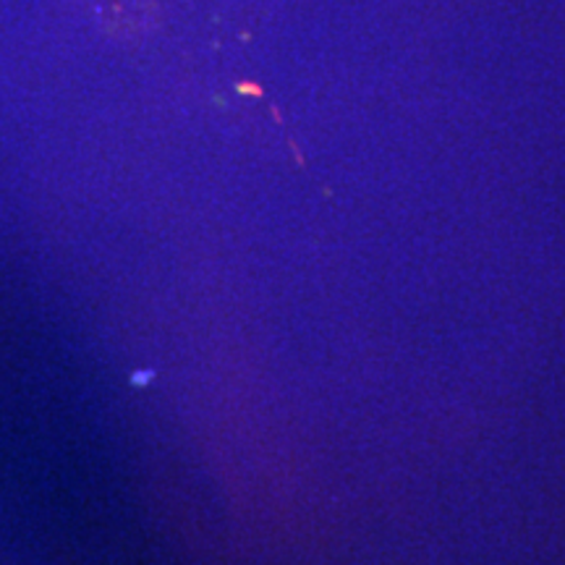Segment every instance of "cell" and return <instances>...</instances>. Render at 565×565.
Listing matches in <instances>:
<instances>
[{
	"label": "cell",
	"mask_w": 565,
	"mask_h": 565,
	"mask_svg": "<svg viewBox=\"0 0 565 565\" xmlns=\"http://www.w3.org/2000/svg\"><path fill=\"white\" fill-rule=\"evenodd\" d=\"M238 92H244V95H259V87H252V84H238Z\"/></svg>",
	"instance_id": "obj_1"
}]
</instances>
